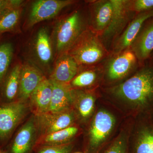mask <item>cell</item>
Returning <instances> with one entry per match:
<instances>
[{"label":"cell","mask_w":153,"mask_h":153,"mask_svg":"<svg viewBox=\"0 0 153 153\" xmlns=\"http://www.w3.org/2000/svg\"><path fill=\"white\" fill-rule=\"evenodd\" d=\"M100 88L91 90L72 89L73 109L76 114L77 123L82 128L87 125L95 112L97 100L101 97Z\"/></svg>","instance_id":"8"},{"label":"cell","mask_w":153,"mask_h":153,"mask_svg":"<svg viewBox=\"0 0 153 153\" xmlns=\"http://www.w3.org/2000/svg\"><path fill=\"white\" fill-rule=\"evenodd\" d=\"M51 80L52 85V95L47 112L58 113L73 108L72 88L69 84Z\"/></svg>","instance_id":"19"},{"label":"cell","mask_w":153,"mask_h":153,"mask_svg":"<svg viewBox=\"0 0 153 153\" xmlns=\"http://www.w3.org/2000/svg\"><path fill=\"white\" fill-rule=\"evenodd\" d=\"M27 111V105L23 100L0 106V138H4L11 133Z\"/></svg>","instance_id":"14"},{"label":"cell","mask_w":153,"mask_h":153,"mask_svg":"<svg viewBox=\"0 0 153 153\" xmlns=\"http://www.w3.org/2000/svg\"><path fill=\"white\" fill-rule=\"evenodd\" d=\"M13 52V47L11 43H5L0 45V85L7 73Z\"/></svg>","instance_id":"26"},{"label":"cell","mask_w":153,"mask_h":153,"mask_svg":"<svg viewBox=\"0 0 153 153\" xmlns=\"http://www.w3.org/2000/svg\"><path fill=\"white\" fill-rule=\"evenodd\" d=\"M129 9L136 14L153 10V0H128Z\"/></svg>","instance_id":"27"},{"label":"cell","mask_w":153,"mask_h":153,"mask_svg":"<svg viewBox=\"0 0 153 153\" xmlns=\"http://www.w3.org/2000/svg\"><path fill=\"white\" fill-rule=\"evenodd\" d=\"M102 63L89 66H79L78 72L69 85L72 89L95 90L101 87L103 82Z\"/></svg>","instance_id":"13"},{"label":"cell","mask_w":153,"mask_h":153,"mask_svg":"<svg viewBox=\"0 0 153 153\" xmlns=\"http://www.w3.org/2000/svg\"><path fill=\"white\" fill-rule=\"evenodd\" d=\"M147 61L150 62V63H153V52L152 54V55H151L149 59Z\"/></svg>","instance_id":"30"},{"label":"cell","mask_w":153,"mask_h":153,"mask_svg":"<svg viewBox=\"0 0 153 153\" xmlns=\"http://www.w3.org/2000/svg\"><path fill=\"white\" fill-rule=\"evenodd\" d=\"M45 78L41 69L31 63L22 65L19 90L22 100L30 98V95L40 82Z\"/></svg>","instance_id":"17"},{"label":"cell","mask_w":153,"mask_h":153,"mask_svg":"<svg viewBox=\"0 0 153 153\" xmlns=\"http://www.w3.org/2000/svg\"><path fill=\"white\" fill-rule=\"evenodd\" d=\"M22 65H15L8 74L4 87V94L8 100L14 99L19 92Z\"/></svg>","instance_id":"25"},{"label":"cell","mask_w":153,"mask_h":153,"mask_svg":"<svg viewBox=\"0 0 153 153\" xmlns=\"http://www.w3.org/2000/svg\"><path fill=\"white\" fill-rule=\"evenodd\" d=\"M79 66L68 53L56 57L54 69L49 79L61 83L69 84L76 76Z\"/></svg>","instance_id":"18"},{"label":"cell","mask_w":153,"mask_h":153,"mask_svg":"<svg viewBox=\"0 0 153 153\" xmlns=\"http://www.w3.org/2000/svg\"><path fill=\"white\" fill-rule=\"evenodd\" d=\"M128 153H153L152 118H133L128 138Z\"/></svg>","instance_id":"6"},{"label":"cell","mask_w":153,"mask_h":153,"mask_svg":"<svg viewBox=\"0 0 153 153\" xmlns=\"http://www.w3.org/2000/svg\"><path fill=\"white\" fill-rule=\"evenodd\" d=\"M0 153H4L2 152H1V151H0Z\"/></svg>","instance_id":"32"},{"label":"cell","mask_w":153,"mask_h":153,"mask_svg":"<svg viewBox=\"0 0 153 153\" xmlns=\"http://www.w3.org/2000/svg\"><path fill=\"white\" fill-rule=\"evenodd\" d=\"M36 126L43 136L66 128L77 123L73 108L62 112H47L36 116Z\"/></svg>","instance_id":"10"},{"label":"cell","mask_w":153,"mask_h":153,"mask_svg":"<svg viewBox=\"0 0 153 153\" xmlns=\"http://www.w3.org/2000/svg\"><path fill=\"white\" fill-rule=\"evenodd\" d=\"M101 97L125 117L146 116L153 119V63L146 61L123 82L100 88Z\"/></svg>","instance_id":"1"},{"label":"cell","mask_w":153,"mask_h":153,"mask_svg":"<svg viewBox=\"0 0 153 153\" xmlns=\"http://www.w3.org/2000/svg\"><path fill=\"white\" fill-rule=\"evenodd\" d=\"M88 27V10L85 13L81 9H76L59 19L51 36L56 57L68 52L80 35Z\"/></svg>","instance_id":"3"},{"label":"cell","mask_w":153,"mask_h":153,"mask_svg":"<svg viewBox=\"0 0 153 153\" xmlns=\"http://www.w3.org/2000/svg\"><path fill=\"white\" fill-rule=\"evenodd\" d=\"M126 118L100 97L93 117L83 130V153H100L117 135Z\"/></svg>","instance_id":"2"},{"label":"cell","mask_w":153,"mask_h":153,"mask_svg":"<svg viewBox=\"0 0 153 153\" xmlns=\"http://www.w3.org/2000/svg\"><path fill=\"white\" fill-rule=\"evenodd\" d=\"M36 119L32 118L25 124L17 134L10 153H29L33 147L37 130Z\"/></svg>","instance_id":"21"},{"label":"cell","mask_w":153,"mask_h":153,"mask_svg":"<svg viewBox=\"0 0 153 153\" xmlns=\"http://www.w3.org/2000/svg\"><path fill=\"white\" fill-rule=\"evenodd\" d=\"M78 1L74 0H38L32 4L27 27H32L43 21L57 16L63 9L74 4Z\"/></svg>","instance_id":"9"},{"label":"cell","mask_w":153,"mask_h":153,"mask_svg":"<svg viewBox=\"0 0 153 153\" xmlns=\"http://www.w3.org/2000/svg\"><path fill=\"white\" fill-rule=\"evenodd\" d=\"M24 2L21 0H0V16L7 10L22 7Z\"/></svg>","instance_id":"29"},{"label":"cell","mask_w":153,"mask_h":153,"mask_svg":"<svg viewBox=\"0 0 153 153\" xmlns=\"http://www.w3.org/2000/svg\"><path fill=\"white\" fill-rule=\"evenodd\" d=\"M23 9L7 10L0 16V36L7 32H16Z\"/></svg>","instance_id":"24"},{"label":"cell","mask_w":153,"mask_h":153,"mask_svg":"<svg viewBox=\"0 0 153 153\" xmlns=\"http://www.w3.org/2000/svg\"><path fill=\"white\" fill-rule=\"evenodd\" d=\"M111 1L113 6L112 18L108 27L99 36L102 42L108 51L113 43L137 14L129 9L128 0Z\"/></svg>","instance_id":"7"},{"label":"cell","mask_w":153,"mask_h":153,"mask_svg":"<svg viewBox=\"0 0 153 153\" xmlns=\"http://www.w3.org/2000/svg\"><path fill=\"white\" fill-rule=\"evenodd\" d=\"M67 53L79 66L100 64L110 55L99 36L89 27L80 35Z\"/></svg>","instance_id":"4"},{"label":"cell","mask_w":153,"mask_h":153,"mask_svg":"<svg viewBox=\"0 0 153 153\" xmlns=\"http://www.w3.org/2000/svg\"><path fill=\"white\" fill-rule=\"evenodd\" d=\"M153 17V10L137 14L109 49L110 55H114L130 49L145 22Z\"/></svg>","instance_id":"12"},{"label":"cell","mask_w":153,"mask_h":153,"mask_svg":"<svg viewBox=\"0 0 153 153\" xmlns=\"http://www.w3.org/2000/svg\"><path fill=\"white\" fill-rule=\"evenodd\" d=\"M74 153H84L83 152H74Z\"/></svg>","instance_id":"31"},{"label":"cell","mask_w":153,"mask_h":153,"mask_svg":"<svg viewBox=\"0 0 153 153\" xmlns=\"http://www.w3.org/2000/svg\"><path fill=\"white\" fill-rule=\"evenodd\" d=\"M89 18V28L99 36L108 27L113 13L111 0H94L86 2Z\"/></svg>","instance_id":"11"},{"label":"cell","mask_w":153,"mask_h":153,"mask_svg":"<svg viewBox=\"0 0 153 153\" xmlns=\"http://www.w3.org/2000/svg\"><path fill=\"white\" fill-rule=\"evenodd\" d=\"M54 52L49 31L46 28H41L32 44V54L36 63L42 68L49 67L53 61Z\"/></svg>","instance_id":"16"},{"label":"cell","mask_w":153,"mask_h":153,"mask_svg":"<svg viewBox=\"0 0 153 153\" xmlns=\"http://www.w3.org/2000/svg\"><path fill=\"white\" fill-rule=\"evenodd\" d=\"M133 118L126 117L114 139L100 153H128V144Z\"/></svg>","instance_id":"23"},{"label":"cell","mask_w":153,"mask_h":153,"mask_svg":"<svg viewBox=\"0 0 153 153\" xmlns=\"http://www.w3.org/2000/svg\"><path fill=\"white\" fill-rule=\"evenodd\" d=\"M75 145L74 141L65 144L43 146L38 153H71Z\"/></svg>","instance_id":"28"},{"label":"cell","mask_w":153,"mask_h":153,"mask_svg":"<svg viewBox=\"0 0 153 153\" xmlns=\"http://www.w3.org/2000/svg\"><path fill=\"white\" fill-rule=\"evenodd\" d=\"M140 65L144 64L153 52V17L147 20L130 48Z\"/></svg>","instance_id":"15"},{"label":"cell","mask_w":153,"mask_h":153,"mask_svg":"<svg viewBox=\"0 0 153 153\" xmlns=\"http://www.w3.org/2000/svg\"><path fill=\"white\" fill-rule=\"evenodd\" d=\"M83 129L78 124H75L66 128L43 136L40 140L43 146L65 144L75 141Z\"/></svg>","instance_id":"22"},{"label":"cell","mask_w":153,"mask_h":153,"mask_svg":"<svg viewBox=\"0 0 153 153\" xmlns=\"http://www.w3.org/2000/svg\"><path fill=\"white\" fill-rule=\"evenodd\" d=\"M103 82L101 88L117 85L131 76L140 66L130 49L110 55L102 62Z\"/></svg>","instance_id":"5"},{"label":"cell","mask_w":153,"mask_h":153,"mask_svg":"<svg viewBox=\"0 0 153 153\" xmlns=\"http://www.w3.org/2000/svg\"><path fill=\"white\" fill-rule=\"evenodd\" d=\"M52 91V81L45 77L30 95V108L36 116L49 110Z\"/></svg>","instance_id":"20"}]
</instances>
